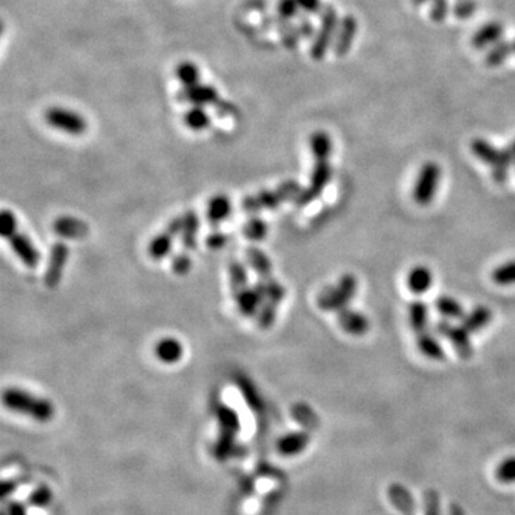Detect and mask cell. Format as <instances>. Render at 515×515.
I'll return each instance as SVG.
<instances>
[{
  "label": "cell",
  "mask_w": 515,
  "mask_h": 515,
  "mask_svg": "<svg viewBox=\"0 0 515 515\" xmlns=\"http://www.w3.org/2000/svg\"><path fill=\"white\" fill-rule=\"evenodd\" d=\"M4 404L9 409L27 415L40 423H48L55 415V408L48 399L35 397L18 388H9L4 392Z\"/></svg>",
  "instance_id": "cell-1"
},
{
  "label": "cell",
  "mask_w": 515,
  "mask_h": 515,
  "mask_svg": "<svg viewBox=\"0 0 515 515\" xmlns=\"http://www.w3.org/2000/svg\"><path fill=\"white\" fill-rule=\"evenodd\" d=\"M302 188L295 180H287L280 183L276 190L263 191L255 195H249L242 201V209L248 213H256L266 209H275L287 201H295Z\"/></svg>",
  "instance_id": "cell-2"
},
{
  "label": "cell",
  "mask_w": 515,
  "mask_h": 515,
  "mask_svg": "<svg viewBox=\"0 0 515 515\" xmlns=\"http://www.w3.org/2000/svg\"><path fill=\"white\" fill-rule=\"evenodd\" d=\"M0 232L13 248L18 258L27 266L36 268L40 262V254L29 238L18 230V222L11 211H4L0 215Z\"/></svg>",
  "instance_id": "cell-3"
},
{
  "label": "cell",
  "mask_w": 515,
  "mask_h": 515,
  "mask_svg": "<svg viewBox=\"0 0 515 515\" xmlns=\"http://www.w3.org/2000/svg\"><path fill=\"white\" fill-rule=\"evenodd\" d=\"M215 411L219 421V437L215 444V458L218 461H225L230 455L233 447H235V440L237 434L241 430V423L238 414L223 404H218Z\"/></svg>",
  "instance_id": "cell-4"
},
{
  "label": "cell",
  "mask_w": 515,
  "mask_h": 515,
  "mask_svg": "<svg viewBox=\"0 0 515 515\" xmlns=\"http://www.w3.org/2000/svg\"><path fill=\"white\" fill-rule=\"evenodd\" d=\"M358 292V279L352 273H345L338 284L323 290L318 295V306L322 311L341 312L348 306Z\"/></svg>",
  "instance_id": "cell-5"
},
{
  "label": "cell",
  "mask_w": 515,
  "mask_h": 515,
  "mask_svg": "<svg viewBox=\"0 0 515 515\" xmlns=\"http://www.w3.org/2000/svg\"><path fill=\"white\" fill-rule=\"evenodd\" d=\"M340 20L341 19L338 18V12H337L335 6H333V5L323 6V9L321 12L319 27L316 29V33H315V37L312 39V46H311V56L315 61H322L325 58V55L328 54V51L331 49V46L334 44V40L337 36Z\"/></svg>",
  "instance_id": "cell-6"
},
{
  "label": "cell",
  "mask_w": 515,
  "mask_h": 515,
  "mask_svg": "<svg viewBox=\"0 0 515 515\" xmlns=\"http://www.w3.org/2000/svg\"><path fill=\"white\" fill-rule=\"evenodd\" d=\"M473 154L492 170V178L495 182L502 183L508 179V170L512 165L505 149H498L491 145L485 139H474L471 144Z\"/></svg>",
  "instance_id": "cell-7"
},
{
  "label": "cell",
  "mask_w": 515,
  "mask_h": 515,
  "mask_svg": "<svg viewBox=\"0 0 515 515\" xmlns=\"http://www.w3.org/2000/svg\"><path fill=\"white\" fill-rule=\"evenodd\" d=\"M441 168L435 162H427L421 168L415 186H414V201L418 205H428L434 201L440 182H441Z\"/></svg>",
  "instance_id": "cell-8"
},
{
  "label": "cell",
  "mask_w": 515,
  "mask_h": 515,
  "mask_svg": "<svg viewBox=\"0 0 515 515\" xmlns=\"http://www.w3.org/2000/svg\"><path fill=\"white\" fill-rule=\"evenodd\" d=\"M44 120L51 128L69 135H83L87 130L86 119L75 111L54 106L44 112Z\"/></svg>",
  "instance_id": "cell-9"
},
{
  "label": "cell",
  "mask_w": 515,
  "mask_h": 515,
  "mask_svg": "<svg viewBox=\"0 0 515 515\" xmlns=\"http://www.w3.org/2000/svg\"><path fill=\"white\" fill-rule=\"evenodd\" d=\"M331 178H333V168L330 159H315V165L311 175V183L306 190H302L299 197L295 199V204L302 208L314 202L323 192Z\"/></svg>",
  "instance_id": "cell-10"
},
{
  "label": "cell",
  "mask_w": 515,
  "mask_h": 515,
  "mask_svg": "<svg viewBox=\"0 0 515 515\" xmlns=\"http://www.w3.org/2000/svg\"><path fill=\"white\" fill-rule=\"evenodd\" d=\"M435 330L440 335H442L452 344V347L455 348V351L458 352V355L461 358L470 359L473 356L474 349H473L470 333H468L464 326H457V325L451 323L449 321L444 319V321L437 322Z\"/></svg>",
  "instance_id": "cell-11"
},
{
  "label": "cell",
  "mask_w": 515,
  "mask_h": 515,
  "mask_svg": "<svg viewBox=\"0 0 515 515\" xmlns=\"http://www.w3.org/2000/svg\"><path fill=\"white\" fill-rule=\"evenodd\" d=\"M68 258H69V248L66 247V244H63V242L55 244L51 251L48 269H46V272H44L46 287L54 290L61 284Z\"/></svg>",
  "instance_id": "cell-12"
},
{
  "label": "cell",
  "mask_w": 515,
  "mask_h": 515,
  "mask_svg": "<svg viewBox=\"0 0 515 515\" xmlns=\"http://www.w3.org/2000/svg\"><path fill=\"white\" fill-rule=\"evenodd\" d=\"M180 229H182V216L170 221L169 225L166 226V229L162 233H159L158 237L154 238V241L151 242V245L148 248V252L152 259L159 261V259H163L165 256H168V254L170 252L173 240L176 238L178 233H180Z\"/></svg>",
  "instance_id": "cell-13"
},
{
  "label": "cell",
  "mask_w": 515,
  "mask_h": 515,
  "mask_svg": "<svg viewBox=\"0 0 515 515\" xmlns=\"http://www.w3.org/2000/svg\"><path fill=\"white\" fill-rule=\"evenodd\" d=\"M356 33H358V20L352 15H345L340 20L337 36L333 44L334 54L340 58L345 56L351 51Z\"/></svg>",
  "instance_id": "cell-14"
},
{
  "label": "cell",
  "mask_w": 515,
  "mask_h": 515,
  "mask_svg": "<svg viewBox=\"0 0 515 515\" xmlns=\"http://www.w3.org/2000/svg\"><path fill=\"white\" fill-rule=\"evenodd\" d=\"M233 297H235L240 312L245 316H252L256 314L259 305H262L266 299V287L262 280H259L254 288L247 287Z\"/></svg>",
  "instance_id": "cell-15"
},
{
  "label": "cell",
  "mask_w": 515,
  "mask_h": 515,
  "mask_svg": "<svg viewBox=\"0 0 515 515\" xmlns=\"http://www.w3.org/2000/svg\"><path fill=\"white\" fill-rule=\"evenodd\" d=\"M180 99L190 102L194 106H206V105H218L219 93L218 90L205 83H198L191 87H183L180 93Z\"/></svg>",
  "instance_id": "cell-16"
},
{
  "label": "cell",
  "mask_w": 515,
  "mask_h": 515,
  "mask_svg": "<svg viewBox=\"0 0 515 515\" xmlns=\"http://www.w3.org/2000/svg\"><path fill=\"white\" fill-rule=\"evenodd\" d=\"M338 323L342 328V330L354 337H362L369 331V319L354 309H342L341 312H338Z\"/></svg>",
  "instance_id": "cell-17"
},
{
  "label": "cell",
  "mask_w": 515,
  "mask_h": 515,
  "mask_svg": "<svg viewBox=\"0 0 515 515\" xmlns=\"http://www.w3.org/2000/svg\"><path fill=\"white\" fill-rule=\"evenodd\" d=\"M54 232L61 238L69 240H82L87 237L89 226L73 216H61L54 222Z\"/></svg>",
  "instance_id": "cell-18"
},
{
  "label": "cell",
  "mask_w": 515,
  "mask_h": 515,
  "mask_svg": "<svg viewBox=\"0 0 515 515\" xmlns=\"http://www.w3.org/2000/svg\"><path fill=\"white\" fill-rule=\"evenodd\" d=\"M502 36H504V26L500 22H488L476 32L471 43L477 51L491 49L494 44L501 42Z\"/></svg>",
  "instance_id": "cell-19"
},
{
  "label": "cell",
  "mask_w": 515,
  "mask_h": 515,
  "mask_svg": "<svg viewBox=\"0 0 515 515\" xmlns=\"http://www.w3.org/2000/svg\"><path fill=\"white\" fill-rule=\"evenodd\" d=\"M433 272L427 266H415L407 276L408 290L416 295L426 294L433 285Z\"/></svg>",
  "instance_id": "cell-20"
},
{
  "label": "cell",
  "mask_w": 515,
  "mask_h": 515,
  "mask_svg": "<svg viewBox=\"0 0 515 515\" xmlns=\"http://www.w3.org/2000/svg\"><path fill=\"white\" fill-rule=\"evenodd\" d=\"M311 442V435L308 433H291L278 441V451L285 457H294L301 454Z\"/></svg>",
  "instance_id": "cell-21"
},
{
  "label": "cell",
  "mask_w": 515,
  "mask_h": 515,
  "mask_svg": "<svg viewBox=\"0 0 515 515\" xmlns=\"http://www.w3.org/2000/svg\"><path fill=\"white\" fill-rule=\"evenodd\" d=\"M199 232V218L195 211H188L182 216L180 242L186 249L197 248V237Z\"/></svg>",
  "instance_id": "cell-22"
},
{
  "label": "cell",
  "mask_w": 515,
  "mask_h": 515,
  "mask_svg": "<svg viewBox=\"0 0 515 515\" xmlns=\"http://www.w3.org/2000/svg\"><path fill=\"white\" fill-rule=\"evenodd\" d=\"M416 347H418L419 352L423 354L424 356H427L428 359L442 361L445 358L444 348L440 344L438 338L435 335H433L431 333H428V331H424V333L418 334Z\"/></svg>",
  "instance_id": "cell-23"
},
{
  "label": "cell",
  "mask_w": 515,
  "mask_h": 515,
  "mask_svg": "<svg viewBox=\"0 0 515 515\" xmlns=\"http://www.w3.org/2000/svg\"><path fill=\"white\" fill-rule=\"evenodd\" d=\"M491 319H492L491 309L484 305H480L462 318V326L468 333L473 334L484 330V328L491 322Z\"/></svg>",
  "instance_id": "cell-24"
},
{
  "label": "cell",
  "mask_w": 515,
  "mask_h": 515,
  "mask_svg": "<svg viewBox=\"0 0 515 515\" xmlns=\"http://www.w3.org/2000/svg\"><path fill=\"white\" fill-rule=\"evenodd\" d=\"M428 319H430V311H428L427 304L421 302V301H415L408 306V321H409L411 328L416 334L427 331Z\"/></svg>",
  "instance_id": "cell-25"
},
{
  "label": "cell",
  "mask_w": 515,
  "mask_h": 515,
  "mask_svg": "<svg viewBox=\"0 0 515 515\" xmlns=\"http://www.w3.org/2000/svg\"><path fill=\"white\" fill-rule=\"evenodd\" d=\"M183 348L175 338H163L155 347V355L165 364H175L182 358Z\"/></svg>",
  "instance_id": "cell-26"
},
{
  "label": "cell",
  "mask_w": 515,
  "mask_h": 515,
  "mask_svg": "<svg viewBox=\"0 0 515 515\" xmlns=\"http://www.w3.org/2000/svg\"><path fill=\"white\" fill-rule=\"evenodd\" d=\"M311 151L315 159H330L333 155L334 144L331 136L323 130H318L311 136Z\"/></svg>",
  "instance_id": "cell-27"
},
{
  "label": "cell",
  "mask_w": 515,
  "mask_h": 515,
  "mask_svg": "<svg viewBox=\"0 0 515 515\" xmlns=\"http://www.w3.org/2000/svg\"><path fill=\"white\" fill-rule=\"evenodd\" d=\"M232 212V205L230 201L225 197V195H216L215 198L211 199L209 206H208V221L211 225H219L221 222H223L229 213Z\"/></svg>",
  "instance_id": "cell-28"
},
{
  "label": "cell",
  "mask_w": 515,
  "mask_h": 515,
  "mask_svg": "<svg viewBox=\"0 0 515 515\" xmlns=\"http://www.w3.org/2000/svg\"><path fill=\"white\" fill-rule=\"evenodd\" d=\"M247 256H248L251 266L258 273L259 280H268L269 278H272V263H271L269 258L261 249L248 248Z\"/></svg>",
  "instance_id": "cell-29"
},
{
  "label": "cell",
  "mask_w": 515,
  "mask_h": 515,
  "mask_svg": "<svg viewBox=\"0 0 515 515\" xmlns=\"http://www.w3.org/2000/svg\"><path fill=\"white\" fill-rule=\"evenodd\" d=\"M237 385L240 387V391L242 392L247 404L256 412H261L263 409V402L261 399V395L258 392V390L255 388L254 383L245 377V376H237L235 378Z\"/></svg>",
  "instance_id": "cell-30"
},
{
  "label": "cell",
  "mask_w": 515,
  "mask_h": 515,
  "mask_svg": "<svg viewBox=\"0 0 515 515\" xmlns=\"http://www.w3.org/2000/svg\"><path fill=\"white\" fill-rule=\"evenodd\" d=\"M211 116L205 111V106H192L183 115V122L190 129L195 132H201L211 125Z\"/></svg>",
  "instance_id": "cell-31"
},
{
  "label": "cell",
  "mask_w": 515,
  "mask_h": 515,
  "mask_svg": "<svg viewBox=\"0 0 515 515\" xmlns=\"http://www.w3.org/2000/svg\"><path fill=\"white\" fill-rule=\"evenodd\" d=\"M511 54H514L512 40H501L497 44H494L492 48L488 51V54L485 56V63L490 68L501 66L511 56Z\"/></svg>",
  "instance_id": "cell-32"
},
{
  "label": "cell",
  "mask_w": 515,
  "mask_h": 515,
  "mask_svg": "<svg viewBox=\"0 0 515 515\" xmlns=\"http://www.w3.org/2000/svg\"><path fill=\"white\" fill-rule=\"evenodd\" d=\"M175 73H176L178 80L183 85V87H191V86L201 83V72H199V68L194 62H190V61L180 62L176 66Z\"/></svg>",
  "instance_id": "cell-33"
},
{
  "label": "cell",
  "mask_w": 515,
  "mask_h": 515,
  "mask_svg": "<svg viewBox=\"0 0 515 515\" xmlns=\"http://www.w3.org/2000/svg\"><path fill=\"white\" fill-rule=\"evenodd\" d=\"M229 278L233 295H237L240 291L248 287V272L245 266L238 261H232L229 263Z\"/></svg>",
  "instance_id": "cell-34"
},
{
  "label": "cell",
  "mask_w": 515,
  "mask_h": 515,
  "mask_svg": "<svg viewBox=\"0 0 515 515\" xmlns=\"http://www.w3.org/2000/svg\"><path fill=\"white\" fill-rule=\"evenodd\" d=\"M435 306H437V311L447 319H462L465 316L462 305L451 297H447V295L440 297L435 302Z\"/></svg>",
  "instance_id": "cell-35"
},
{
  "label": "cell",
  "mask_w": 515,
  "mask_h": 515,
  "mask_svg": "<svg viewBox=\"0 0 515 515\" xmlns=\"http://www.w3.org/2000/svg\"><path fill=\"white\" fill-rule=\"evenodd\" d=\"M278 29H279L280 37H283L285 48H288L291 51L295 49L298 46V43H299V39H301L297 25H294L290 20H284V19L278 18Z\"/></svg>",
  "instance_id": "cell-36"
},
{
  "label": "cell",
  "mask_w": 515,
  "mask_h": 515,
  "mask_svg": "<svg viewBox=\"0 0 515 515\" xmlns=\"http://www.w3.org/2000/svg\"><path fill=\"white\" fill-rule=\"evenodd\" d=\"M492 280L497 285L509 287L515 285V261H508L500 265L491 275Z\"/></svg>",
  "instance_id": "cell-37"
},
{
  "label": "cell",
  "mask_w": 515,
  "mask_h": 515,
  "mask_svg": "<svg viewBox=\"0 0 515 515\" xmlns=\"http://www.w3.org/2000/svg\"><path fill=\"white\" fill-rule=\"evenodd\" d=\"M244 233H245V237L251 241H261L266 237L268 225L259 218H252L245 223Z\"/></svg>",
  "instance_id": "cell-38"
},
{
  "label": "cell",
  "mask_w": 515,
  "mask_h": 515,
  "mask_svg": "<svg viewBox=\"0 0 515 515\" xmlns=\"http://www.w3.org/2000/svg\"><path fill=\"white\" fill-rule=\"evenodd\" d=\"M495 477L502 484H514L515 483V457H508L501 461L497 466Z\"/></svg>",
  "instance_id": "cell-39"
},
{
  "label": "cell",
  "mask_w": 515,
  "mask_h": 515,
  "mask_svg": "<svg viewBox=\"0 0 515 515\" xmlns=\"http://www.w3.org/2000/svg\"><path fill=\"white\" fill-rule=\"evenodd\" d=\"M477 8H478L477 0H457L452 6V13L458 19H468L474 16Z\"/></svg>",
  "instance_id": "cell-40"
},
{
  "label": "cell",
  "mask_w": 515,
  "mask_h": 515,
  "mask_svg": "<svg viewBox=\"0 0 515 515\" xmlns=\"http://www.w3.org/2000/svg\"><path fill=\"white\" fill-rule=\"evenodd\" d=\"M278 305L276 302H272V301H265L262 304V309H261V314H259V326L262 328V330H268V328L272 326V323L275 322V318H276V311H278Z\"/></svg>",
  "instance_id": "cell-41"
},
{
  "label": "cell",
  "mask_w": 515,
  "mask_h": 515,
  "mask_svg": "<svg viewBox=\"0 0 515 515\" xmlns=\"http://www.w3.org/2000/svg\"><path fill=\"white\" fill-rule=\"evenodd\" d=\"M278 15L280 19L292 22L295 18L299 16V6L297 0H279L278 2Z\"/></svg>",
  "instance_id": "cell-42"
},
{
  "label": "cell",
  "mask_w": 515,
  "mask_h": 515,
  "mask_svg": "<svg viewBox=\"0 0 515 515\" xmlns=\"http://www.w3.org/2000/svg\"><path fill=\"white\" fill-rule=\"evenodd\" d=\"M451 11V6H449V2L448 0H433L431 4V9H430V18L437 22V23H441L447 19V16L449 15Z\"/></svg>",
  "instance_id": "cell-43"
},
{
  "label": "cell",
  "mask_w": 515,
  "mask_h": 515,
  "mask_svg": "<svg viewBox=\"0 0 515 515\" xmlns=\"http://www.w3.org/2000/svg\"><path fill=\"white\" fill-rule=\"evenodd\" d=\"M297 27H298L299 36H301L302 39H314V37H315L316 29H315V26H314L312 20L309 19V15H306V13L299 15V16H298Z\"/></svg>",
  "instance_id": "cell-44"
},
{
  "label": "cell",
  "mask_w": 515,
  "mask_h": 515,
  "mask_svg": "<svg viewBox=\"0 0 515 515\" xmlns=\"http://www.w3.org/2000/svg\"><path fill=\"white\" fill-rule=\"evenodd\" d=\"M192 268V261L191 258L186 255V254H179L173 258V262H172V269L175 273L178 275H186Z\"/></svg>",
  "instance_id": "cell-45"
},
{
  "label": "cell",
  "mask_w": 515,
  "mask_h": 515,
  "mask_svg": "<svg viewBox=\"0 0 515 515\" xmlns=\"http://www.w3.org/2000/svg\"><path fill=\"white\" fill-rule=\"evenodd\" d=\"M52 498V494H51V490L48 487H40L39 490L35 491V494L30 497V501L33 505H37V507H43V505H48L49 501Z\"/></svg>",
  "instance_id": "cell-46"
},
{
  "label": "cell",
  "mask_w": 515,
  "mask_h": 515,
  "mask_svg": "<svg viewBox=\"0 0 515 515\" xmlns=\"http://www.w3.org/2000/svg\"><path fill=\"white\" fill-rule=\"evenodd\" d=\"M297 4L299 6V9L302 11V13H306V15H314V13L322 12V9H323L321 0H297Z\"/></svg>",
  "instance_id": "cell-47"
},
{
  "label": "cell",
  "mask_w": 515,
  "mask_h": 515,
  "mask_svg": "<svg viewBox=\"0 0 515 515\" xmlns=\"http://www.w3.org/2000/svg\"><path fill=\"white\" fill-rule=\"evenodd\" d=\"M226 242H228L226 235H225V233L219 232V230L212 232L211 235L208 237V240H206V244L211 249H221L222 247L226 245Z\"/></svg>",
  "instance_id": "cell-48"
},
{
  "label": "cell",
  "mask_w": 515,
  "mask_h": 515,
  "mask_svg": "<svg viewBox=\"0 0 515 515\" xmlns=\"http://www.w3.org/2000/svg\"><path fill=\"white\" fill-rule=\"evenodd\" d=\"M427 515H440V504L437 495H431L427 505Z\"/></svg>",
  "instance_id": "cell-49"
},
{
  "label": "cell",
  "mask_w": 515,
  "mask_h": 515,
  "mask_svg": "<svg viewBox=\"0 0 515 515\" xmlns=\"http://www.w3.org/2000/svg\"><path fill=\"white\" fill-rule=\"evenodd\" d=\"M9 514L11 515H26V508L19 502H12L9 505Z\"/></svg>",
  "instance_id": "cell-50"
},
{
  "label": "cell",
  "mask_w": 515,
  "mask_h": 515,
  "mask_svg": "<svg viewBox=\"0 0 515 515\" xmlns=\"http://www.w3.org/2000/svg\"><path fill=\"white\" fill-rule=\"evenodd\" d=\"M16 488V483H12V481H4L2 483V497L6 498L13 490Z\"/></svg>",
  "instance_id": "cell-51"
},
{
  "label": "cell",
  "mask_w": 515,
  "mask_h": 515,
  "mask_svg": "<svg viewBox=\"0 0 515 515\" xmlns=\"http://www.w3.org/2000/svg\"><path fill=\"white\" fill-rule=\"evenodd\" d=\"M509 159L512 163H515V140H512V142L508 145V148H505Z\"/></svg>",
  "instance_id": "cell-52"
},
{
  "label": "cell",
  "mask_w": 515,
  "mask_h": 515,
  "mask_svg": "<svg viewBox=\"0 0 515 515\" xmlns=\"http://www.w3.org/2000/svg\"><path fill=\"white\" fill-rule=\"evenodd\" d=\"M427 2H433V0H412V4H414V5H416V6H419V5H424V4H427Z\"/></svg>",
  "instance_id": "cell-53"
},
{
  "label": "cell",
  "mask_w": 515,
  "mask_h": 515,
  "mask_svg": "<svg viewBox=\"0 0 515 515\" xmlns=\"http://www.w3.org/2000/svg\"><path fill=\"white\" fill-rule=\"evenodd\" d=\"M512 49H514V54H515V39L512 40Z\"/></svg>",
  "instance_id": "cell-54"
}]
</instances>
